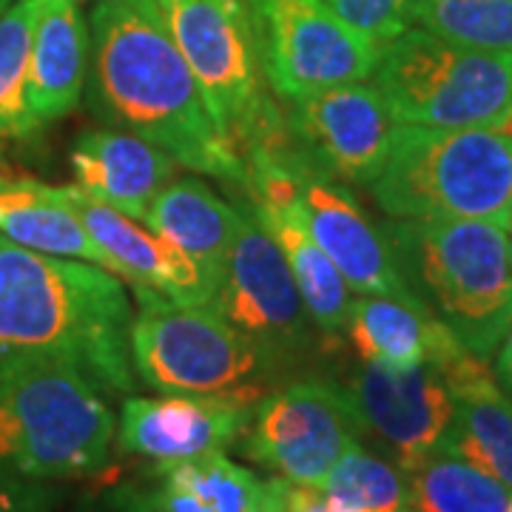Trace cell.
Segmentation results:
<instances>
[{"label": "cell", "mask_w": 512, "mask_h": 512, "mask_svg": "<svg viewBox=\"0 0 512 512\" xmlns=\"http://www.w3.org/2000/svg\"><path fill=\"white\" fill-rule=\"evenodd\" d=\"M117 416L109 393L60 359L0 365V476L80 481L109 467Z\"/></svg>", "instance_id": "277c9868"}, {"label": "cell", "mask_w": 512, "mask_h": 512, "mask_svg": "<svg viewBox=\"0 0 512 512\" xmlns=\"http://www.w3.org/2000/svg\"><path fill=\"white\" fill-rule=\"evenodd\" d=\"M0 237L37 254L92 262L114 274V262L74 214L60 185L0 174Z\"/></svg>", "instance_id": "44dd1931"}, {"label": "cell", "mask_w": 512, "mask_h": 512, "mask_svg": "<svg viewBox=\"0 0 512 512\" xmlns=\"http://www.w3.org/2000/svg\"><path fill=\"white\" fill-rule=\"evenodd\" d=\"M507 237H510V254H512V217H510V225H507Z\"/></svg>", "instance_id": "d6a6232c"}, {"label": "cell", "mask_w": 512, "mask_h": 512, "mask_svg": "<svg viewBox=\"0 0 512 512\" xmlns=\"http://www.w3.org/2000/svg\"><path fill=\"white\" fill-rule=\"evenodd\" d=\"M131 288V365L134 376L151 390L254 410L296 376L288 362L234 328L217 308L180 305L146 285Z\"/></svg>", "instance_id": "5b68a950"}, {"label": "cell", "mask_w": 512, "mask_h": 512, "mask_svg": "<svg viewBox=\"0 0 512 512\" xmlns=\"http://www.w3.org/2000/svg\"><path fill=\"white\" fill-rule=\"evenodd\" d=\"M322 493L348 512H407L410 478L396 461L367 450L365 441L353 444L336 461L322 484Z\"/></svg>", "instance_id": "484cf974"}, {"label": "cell", "mask_w": 512, "mask_h": 512, "mask_svg": "<svg viewBox=\"0 0 512 512\" xmlns=\"http://www.w3.org/2000/svg\"><path fill=\"white\" fill-rule=\"evenodd\" d=\"M131 319L134 299L117 274L0 237V365L60 359L86 370L109 396L134 393Z\"/></svg>", "instance_id": "7a4b0ae2"}, {"label": "cell", "mask_w": 512, "mask_h": 512, "mask_svg": "<svg viewBox=\"0 0 512 512\" xmlns=\"http://www.w3.org/2000/svg\"><path fill=\"white\" fill-rule=\"evenodd\" d=\"M151 512H259L262 478L225 453L151 464L140 481Z\"/></svg>", "instance_id": "603a6c76"}, {"label": "cell", "mask_w": 512, "mask_h": 512, "mask_svg": "<svg viewBox=\"0 0 512 512\" xmlns=\"http://www.w3.org/2000/svg\"><path fill=\"white\" fill-rule=\"evenodd\" d=\"M143 222L220 285L237 237V202L222 200L200 177H174L151 202Z\"/></svg>", "instance_id": "7402d4cb"}, {"label": "cell", "mask_w": 512, "mask_h": 512, "mask_svg": "<svg viewBox=\"0 0 512 512\" xmlns=\"http://www.w3.org/2000/svg\"><path fill=\"white\" fill-rule=\"evenodd\" d=\"M453 393V421L439 450L464 458L512 490V396L487 359L461 353L439 367Z\"/></svg>", "instance_id": "ac0fdd59"}, {"label": "cell", "mask_w": 512, "mask_h": 512, "mask_svg": "<svg viewBox=\"0 0 512 512\" xmlns=\"http://www.w3.org/2000/svg\"><path fill=\"white\" fill-rule=\"evenodd\" d=\"M276 163L291 171L299 217L353 291L362 296H410L393 262L382 225L367 217L350 185L308 165L296 151Z\"/></svg>", "instance_id": "5bb4252c"}, {"label": "cell", "mask_w": 512, "mask_h": 512, "mask_svg": "<svg viewBox=\"0 0 512 512\" xmlns=\"http://www.w3.org/2000/svg\"><path fill=\"white\" fill-rule=\"evenodd\" d=\"M330 9L348 26L376 40L379 46L390 43L413 26L416 0H325Z\"/></svg>", "instance_id": "83f0119b"}, {"label": "cell", "mask_w": 512, "mask_h": 512, "mask_svg": "<svg viewBox=\"0 0 512 512\" xmlns=\"http://www.w3.org/2000/svg\"><path fill=\"white\" fill-rule=\"evenodd\" d=\"M202 100L239 157H276L291 146L282 103L259 69L245 0H157Z\"/></svg>", "instance_id": "52a82bcc"}, {"label": "cell", "mask_w": 512, "mask_h": 512, "mask_svg": "<svg viewBox=\"0 0 512 512\" xmlns=\"http://www.w3.org/2000/svg\"><path fill=\"white\" fill-rule=\"evenodd\" d=\"M365 441L345 384L293 376L256 404L237 450L256 467L322 490L336 461Z\"/></svg>", "instance_id": "30bf717a"}, {"label": "cell", "mask_w": 512, "mask_h": 512, "mask_svg": "<svg viewBox=\"0 0 512 512\" xmlns=\"http://www.w3.org/2000/svg\"><path fill=\"white\" fill-rule=\"evenodd\" d=\"M282 114L296 154L350 188H367L379 174L399 126L382 92L365 80L288 100Z\"/></svg>", "instance_id": "4fadbf2b"}, {"label": "cell", "mask_w": 512, "mask_h": 512, "mask_svg": "<svg viewBox=\"0 0 512 512\" xmlns=\"http://www.w3.org/2000/svg\"><path fill=\"white\" fill-rule=\"evenodd\" d=\"M407 512H410V510H407Z\"/></svg>", "instance_id": "e575fe53"}, {"label": "cell", "mask_w": 512, "mask_h": 512, "mask_svg": "<svg viewBox=\"0 0 512 512\" xmlns=\"http://www.w3.org/2000/svg\"><path fill=\"white\" fill-rule=\"evenodd\" d=\"M413 23L464 49L512 57V0H416Z\"/></svg>", "instance_id": "4316f807"}, {"label": "cell", "mask_w": 512, "mask_h": 512, "mask_svg": "<svg viewBox=\"0 0 512 512\" xmlns=\"http://www.w3.org/2000/svg\"><path fill=\"white\" fill-rule=\"evenodd\" d=\"M12 3H15V0H0V15H3V12H6V9L12 6Z\"/></svg>", "instance_id": "1f68e13d"}, {"label": "cell", "mask_w": 512, "mask_h": 512, "mask_svg": "<svg viewBox=\"0 0 512 512\" xmlns=\"http://www.w3.org/2000/svg\"><path fill=\"white\" fill-rule=\"evenodd\" d=\"M373 86L402 126L498 131L512 109V57L407 29L382 46Z\"/></svg>", "instance_id": "ba28073f"}, {"label": "cell", "mask_w": 512, "mask_h": 512, "mask_svg": "<svg viewBox=\"0 0 512 512\" xmlns=\"http://www.w3.org/2000/svg\"><path fill=\"white\" fill-rule=\"evenodd\" d=\"M495 379L498 384L507 390L512 396V325L510 330L504 333V339H501V345L495 350Z\"/></svg>", "instance_id": "4dcf8cb0"}, {"label": "cell", "mask_w": 512, "mask_h": 512, "mask_svg": "<svg viewBox=\"0 0 512 512\" xmlns=\"http://www.w3.org/2000/svg\"><path fill=\"white\" fill-rule=\"evenodd\" d=\"M77 3H83V0H77Z\"/></svg>", "instance_id": "836d02e7"}, {"label": "cell", "mask_w": 512, "mask_h": 512, "mask_svg": "<svg viewBox=\"0 0 512 512\" xmlns=\"http://www.w3.org/2000/svg\"><path fill=\"white\" fill-rule=\"evenodd\" d=\"M63 487L52 481L0 476V512H55Z\"/></svg>", "instance_id": "f1b7e54d"}, {"label": "cell", "mask_w": 512, "mask_h": 512, "mask_svg": "<svg viewBox=\"0 0 512 512\" xmlns=\"http://www.w3.org/2000/svg\"><path fill=\"white\" fill-rule=\"evenodd\" d=\"M256 57L279 103L373 77L382 46L325 0H245Z\"/></svg>", "instance_id": "9c48e42d"}, {"label": "cell", "mask_w": 512, "mask_h": 512, "mask_svg": "<svg viewBox=\"0 0 512 512\" xmlns=\"http://www.w3.org/2000/svg\"><path fill=\"white\" fill-rule=\"evenodd\" d=\"M362 433L404 473L441 447L453 421V393L436 365L390 367L362 362L342 379Z\"/></svg>", "instance_id": "7c38bea8"}, {"label": "cell", "mask_w": 512, "mask_h": 512, "mask_svg": "<svg viewBox=\"0 0 512 512\" xmlns=\"http://www.w3.org/2000/svg\"><path fill=\"white\" fill-rule=\"evenodd\" d=\"M345 333L362 362L390 367H444L464 353L456 336L413 296L367 293L353 299Z\"/></svg>", "instance_id": "ffe728a7"}, {"label": "cell", "mask_w": 512, "mask_h": 512, "mask_svg": "<svg viewBox=\"0 0 512 512\" xmlns=\"http://www.w3.org/2000/svg\"><path fill=\"white\" fill-rule=\"evenodd\" d=\"M92 35L77 0H40L29 57V109L40 128L77 109L89 80Z\"/></svg>", "instance_id": "d6986e66"}, {"label": "cell", "mask_w": 512, "mask_h": 512, "mask_svg": "<svg viewBox=\"0 0 512 512\" xmlns=\"http://www.w3.org/2000/svg\"><path fill=\"white\" fill-rule=\"evenodd\" d=\"M410 478V512H512V490L447 450L427 456Z\"/></svg>", "instance_id": "cb8c5ba5"}, {"label": "cell", "mask_w": 512, "mask_h": 512, "mask_svg": "<svg viewBox=\"0 0 512 512\" xmlns=\"http://www.w3.org/2000/svg\"><path fill=\"white\" fill-rule=\"evenodd\" d=\"M89 35L86 100L103 123L143 137L228 191L245 188V163L214 126L157 0H97Z\"/></svg>", "instance_id": "6da1fadb"}, {"label": "cell", "mask_w": 512, "mask_h": 512, "mask_svg": "<svg viewBox=\"0 0 512 512\" xmlns=\"http://www.w3.org/2000/svg\"><path fill=\"white\" fill-rule=\"evenodd\" d=\"M367 191L390 220H484L507 228L512 137L495 128L399 123Z\"/></svg>", "instance_id": "8992f818"}, {"label": "cell", "mask_w": 512, "mask_h": 512, "mask_svg": "<svg viewBox=\"0 0 512 512\" xmlns=\"http://www.w3.org/2000/svg\"><path fill=\"white\" fill-rule=\"evenodd\" d=\"M231 200L239 211L237 237L211 308L299 370L311 362L325 336L313 325L285 256L259 225L251 205L239 191H231Z\"/></svg>", "instance_id": "8fae6325"}, {"label": "cell", "mask_w": 512, "mask_h": 512, "mask_svg": "<svg viewBox=\"0 0 512 512\" xmlns=\"http://www.w3.org/2000/svg\"><path fill=\"white\" fill-rule=\"evenodd\" d=\"M40 0H15L0 15V148L32 140L40 126L29 109V57Z\"/></svg>", "instance_id": "d4e9b609"}, {"label": "cell", "mask_w": 512, "mask_h": 512, "mask_svg": "<svg viewBox=\"0 0 512 512\" xmlns=\"http://www.w3.org/2000/svg\"><path fill=\"white\" fill-rule=\"evenodd\" d=\"M74 214L92 239L109 254L114 274L126 285H146L180 305H211L217 285L200 265L168 239L143 228L137 220L83 194L77 185H60Z\"/></svg>", "instance_id": "2e32d148"}, {"label": "cell", "mask_w": 512, "mask_h": 512, "mask_svg": "<svg viewBox=\"0 0 512 512\" xmlns=\"http://www.w3.org/2000/svg\"><path fill=\"white\" fill-rule=\"evenodd\" d=\"M248 407L194 396H128L120 407L117 453L171 464L237 447L251 421Z\"/></svg>", "instance_id": "9a60e30c"}, {"label": "cell", "mask_w": 512, "mask_h": 512, "mask_svg": "<svg viewBox=\"0 0 512 512\" xmlns=\"http://www.w3.org/2000/svg\"><path fill=\"white\" fill-rule=\"evenodd\" d=\"M86 512H151L140 481H114Z\"/></svg>", "instance_id": "f546056e"}, {"label": "cell", "mask_w": 512, "mask_h": 512, "mask_svg": "<svg viewBox=\"0 0 512 512\" xmlns=\"http://www.w3.org/2000/svg\"><path fill=\"white\" fill-rule=\"evenodd\" d=\"M180 168L171 154L120 128L83 131L72 148L74 185L131 220H146L151 202Z\"/></svg>", "instance_id": "e0dca14e"}, {"label": "cell", "mask_w": 512, "mask_h": 512, "mask_svg": "<svg viewBox=\"0 0 512 512\" xmlns=\"http://www.w3.org/2000/svg\"><path fill=\"white\" fill-rule=\"evenodd\" d=\"M404 288L478 359L512 325V254L504 225L484 220H387Z\"/></svg>", "instance_id": "3957f363"}]
</instances>
